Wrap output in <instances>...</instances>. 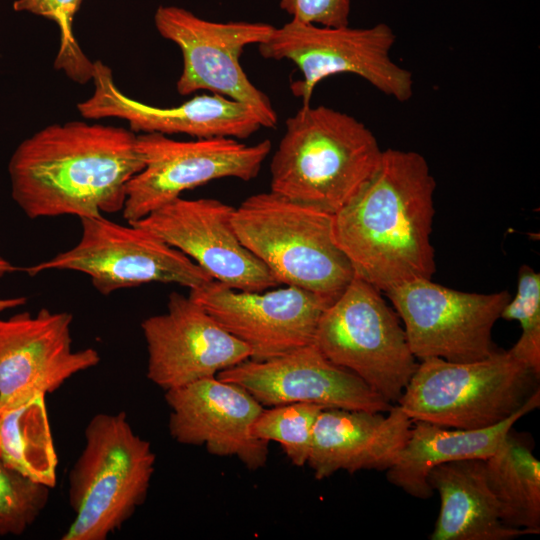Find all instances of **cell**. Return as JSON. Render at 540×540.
Listing matches in <instances>:
<instances>
[{
	"instance_id": "f1b7e54d",
	"label": "cell",
	"mask_w": 540,
	"mask_h": 540,
	"mask_svg": "<svg viewBox=\"0 0 540 540\" xmlns=\"http://www.w3.org/2000/svg\"><path fill=\"white\" fill-rule=\"evenodd\" d=\"M352 0H279L292 20L324 27L349 25Z\"/></svg>"
},
{
	"instance_id": "83f0119b",
	"label": "cell",
	"mask_w": 540,
	"mask_h": 540,
	"mask_svg": "<svg viewBox=\"0 0 540 540\" xmlns=\"http://www.w3.org/2000/svg\"><path fill=\"white\" fill-rule=\"evenodd\" d=\"M50 488L9 467L0 457V536H20L47 506Z\"/></svg>"
},
{
	"instance_id": "30bf717a",
	"label": "cell",
	"mask_w": 540,
	"mask_h": 540,
	"mask_svg": "<svg viewBox=\"0 0 540 540\" xmlns=\"http://www.w3.org/2000/svg\"><path fill=\"white\" fill-rule=\"evenodd\" d=\"M154 23L159 34L182 53L183 68L176 83L180 95L206 90L249 105L262 127L276 126L277 113L270 99L249 80L240 64L244 48L266 42L275 26L211 21L184 8L164 5L157 8Z\"/></svg>"
},
{
	"instance_id": "484cf974",
	"label": "cell",
	"mask_w": 540,
	"mask_h": 540,
	"mask_svg": "<svg viewBox=\"0 0 540 540\" xmlns=\"http://www.w3.org/2000/svg\"><path fill=\"white\" fill-rule=\"evenodd\" d=\"M83 0H15L13 10L28 12L54 21L60 45L54 67L71 80L85 84L92 79L93 62L82 51L73 32V21Z\"/></svg>"
},
{
	"instance_id": "5b68a950",
	"label": "cell",
	"mask_w": 540,
	"mask_h": 540,
	"mask_svg": "<svg viewBox=\"0 0 540 540\" xmlns=\"http://www.w3.org/2000/svg\"><path fill=\"white\" fill-rule=\"evenodd\" d=\"M333 215L272 191L247 197L234 209L232 225L241 243L279 284L334 301L354 277L336 244Z\"/></svg>"
},
{
	"instance_id": "f546056e",
	"label": "cell",
	"mask_w": 540,
	"mask_h": 540,
	"mask_svg": "<svg viewBox=\"0 0 540 540\" xmlns=\"http://www.w3.org/2000/svg\"><path fill=\"white\" fill-rule=\"evenodd\" d=\"M16 271H23V268H19L13 265L10 261L0 256V278L6 274ZM27 302L26 297H10L0 298V314L6 310L14 309L24 305Z\"/></svg>"
},
{
	"instance_id": "ba28073f",
	"label": "cell",
	"mask_w": 540,
	"mask_h": 540,
	"mask_svg": "<svg viewBox=\"0 0 540 540\" xmlns=\"http://www.w3.org/2000/svg\"><path fill=\"white\" fill-rule=\"evenodd\" d=\"M396 34L386 23L369 27H324L290 20L275 27L269 39L258 45L262 57L288 60L302 79L291 85L292 92L311 104L315 87L338 74L361 77L381 93L399 102L413 95L412 73L390 56Z\"/></svg>"
},
{
	"instance_id": "2e32d148",
	"label": "cell",
	"mask_w": 540,
	"mask_h": 540,
	"mask_svg": "<svg viewBox=\"0 0 540 540\" xmlns=\"http://www.w3.org/2000/svg\"><path fill=\"white\" fill-rule=\"evenodd\" d=\"M235 207L214 198L178 197L131 222L178 249L214 280L242 291L279 285L268 268L239 240L232 225Z\"/></svg>"
},
{
	"instance_id": "d4e9b609",
	"label": "cell",
	"mask_w": 540,
	"mask_h": 540,
	"mask_svg": "<svg viewBox=\"0 0 540 540\" xmlns=\"http://www.w3.org/2000/svg\"><path fill=\"white\" fill-rule=\"evenodd\" d=\"M325 409L310 403H289L263 408L252 424V435L270 443H279L297 467L307 464L315 422Z\"/></svg>"
},
{
	"instance_id": "d6986e66",
	"label": "cell",
	"mask_w": 540,
	"mask_h": 540,
	"mask_svg": "<svg viewBox=\"0 0 540 540\" xmlns=\"http://www.w3.org/2000/svg\"><path fill=\"white\" fill-rule=\"evenodd\" d=\"M91 80L94 92L77 104L79 113L86 119L125 120L134 133L242 140L262 127L252 107L218 94L196 95L172 107H156L135 100L117 87L112 70L100 60L93 62Z\"/></svg>"
},
{
	"instance_id": "4316f807",
	"label": "cell",
	"mask_w": 540,
	"mask_h": 540,
	"mask_svg": "<svg viewBox=\"0 0 540 540\" xmlns=\"http://www.w3.org/2000/svg\"><path fill=\"white\" fill-rule=\"evenodd\" d=\"M500 318L520 324L521 335L509 351L540 375V274L528 265L519 269L517 291Z\"/></svg>"
},
{
	"instance_id": "cb8c5ba5",
	"label": "cell",
	"mask_w": 540,
	"mask_h": 540,
	"mask_svg": "<svg viewBox=\"0 0 540 540\" xmlns=\"http://www.w3.org/2000/svg\"><path fill=\"white\" fill-rule=\"evenodd\" d=\"M0 457L26 478L50 489L55 487L58 455L46 395L0 414Z\"/></svg>"
},
{
	"instance_id": "ffe728a7",
	"label": "cell",
	"mask_w": 540,
	"mask_h": 540,
	"mask_svg": "<svg viewBox=\"0 0 540 540\" xmlns=\"http://www.w3.org/2000/svg\"><path fill=\"white\" fill-rule=\"evenodd\" d=\"M412 424L397 404L387 412L323 409L313 428L307 464L317 480L339 470L386 471L405 446Z\"/></svg>"
},
{
	"instance_id": "52a82bcc",
	"label": "cell",
	"mask_w": 540,
	"mask_h": 540,
	"mask_svg": "<svg viewBox=\"0 0 540 540\" xmlns=\"http://www.w3.org/2000/svg\"><path fill=\"white\" fill-rule=\"evenodd\" d=\"M313 342L328 360L357 375L392 405L418 365L398 314L379 289L355 275L324 310Z\"/></svg>"
},
{
	"instance_id": "7c38bea8",
	"label": "cell",
	"mask_w": 540,
	"mask_h": 540,
	"mask_svg": "<svg viewBox=\"0 0 540 540\" xmlns=\"http://www.w3.org/2000/svg\"><path fill=\"white\" fill-rule=\"evenodd\" d=\"M404 324L416 359L452 362L480 360L492 354V329L510 300L508 291L454 290L431 279H416L383 292Z\"/></svg>"
},
{
	"instance_id": "ac0fdd59",
	"label": "cell",
	"mask_w": 540,
	"mask_h": 540,
	"mask_svg": "<svg viewBox=\"0 0 540 540\" xmlns=\"http://www.w3.org/2000/svg\"><path fill=\"white\" fill-rule=\"evenodd\" d=\"M171 437L184 445L206 447L219 457H235L249 470L265 466L269 443L251 427L264 406L243 387L217 376L165 391Z\"/></svg>"
},
{
	"instance_id": "8992f818",
	"label": "cell",
	"mask_w": 540,
	"mask_h": 540,
	"mask_svg": "<svg viewBox=\"0 0 540 540\" xmlns=\"http://www.w3.org/2000/svg\"><path fill=\"white\" fill-rule=\"evenodd\" d=\"M539 375L507 351L470 362L420 360L396 403L412 421L481 429L502 422L539 390Z\"/></svg>"
},
{
	"instance_id": "4fadbf2b",
	"label": "cell",
	"mask_w": 540,
	"mask_h": 540,
	"mask_svg": "<svg viewBox=\"0 0 540 540\" xmlns=\"http://www.w3.org/2000/svg\"><path fill=\"white\" fill-rule=\"evenodd\" d=\"M188 296L246 344L254 361L275 358L313 343L320 317L332 303L296 286L242 291L214 279L190 289Z\"/></svg>"
},
{
	"instance_id": "9a60e30c",
	"label": "cell",
	"mask_w": 540,
	"mask_h": 540,
	"mask_svg": "<svg viewBox=\"0 0 540 540\" xmlns=\"http://www.w3.org/2000/svg\"><path fill=\"white\" fill-rule=\"evenodd\" d=\"M141 330L148 355L146 376L164 391L217 376L251 356L246 344L177 291L170 293L167 311L144 319Z\"/></svg>"
},
{
	"instance_id": "9c48e42d",
	"label": "cell",
	"mask_w": 540,
	"mask_h": 540,
	"mask_svg": "<svg viewBox=\"0 0 540 540\" xmlns=\"http://www.w3.org/2000/svg\"><path fill=\"white\" fill-rule=\"evenodd\" d=\"M80 222L75 246L23 271L30 276L48 270L81 272L104 296L147 283H173L190 290L213 280L184 253L140 226L121 225L104 215Z\"/></svg>"
},
{
	"instance_id": "e0dca14e",
	"label": "cell",
	"mask_w": 540,
	"mask_h": 540,
	"mask_svg": "<svg viewBox=\"0 0 540 540\" xmlns=\"http://www.w3.org/2000/svg\"><path fill=\"white\" fill-rule=\"evenodd\" d=\"M217 377L243 387L268 407L310 403L387 412L393 406L357 375L328 360L314 342L268 360H245Z\"/></svg>"
},
{
	"instance_id": "5bb4252c",
	"label": "cell",
	"mask_w": 540,
	"mask_h": 540,
	"mask_svg": "<svg viewBox=\"0 0 540 540\" xmlns=\"http://www.w3.org/2000/svg\"><path fill=\"white\" fill-rule=\"evenodd\" d=\"M72 322V314L47 308L0 318V414L99 364L96 349L73 350Z\"/></svg>"
},
{
	"instance_id": "7402d4cb",
	"label": "cell",
	"mask_w": 540,
	"mask_h": 540,
	"mask_svg": "<svg viewBox=\"0 0 540 540\" xmlns=\"http://www.w3.org/2000/svg\"><path fill=\"white\" fill-rule=\"evenodd\" d=\"M440 496V510L431 540H511L536 535L506 526L487 481L485 461L467 459L435 466L427 477Z\"/></svg>"
},
{
	"instance_id": "3957f363",
	"label": "cell",
	"mask_w": 540,
	"mask_h": 540,
	"mask_svg": "<svg viewBox=\"0 0 540 540\" xmlns=\"http://www.w3.org/2000/svg\"><path fill=\"white\" fill-rule=\"evenodd\" d=\"M383 150L355 117L318 105L301 106L285 122L270 163V191L335 214L375 172Z\"/></svg>"
},
{
	"instance_id": "8fae6325",
	"label": "cell",
	"mask_w": 540,
	"mask_h": 540,
	"mask_svg": "<svg viewBox=\"0 0 540 540\" xmlns=\"http://www.w3.org/2000/svg\"><path fill=\"white\" fill-rule=\"evenodd\" d=\"M137 143L144 167L126 186L128 223L213 180L256 178L272 148L269 139L248 145L231 137L180 141L159 133L138 134Z\"/></svg>"
},
{
	"instance_id": "44dd1931",
	"label": "cell",
	"mask_w": 540,
	"mask_h": 540,
	"mask_svg": "<svg viewBox=\"0 0 540 540\" xmlns=\"http://www.w3.org/2000/svg\"><path fill=\"white\" fill-rule=\"evenodd\" d=\"M539 405L540 391L537 390L510 417L481 429L447 428L413 421L410 436L395 463L386 470V478L412 497L428 499L434 491L427 477L435 466L458 460L487 459L503 443L514 424Z\"/></svg>"
},
{
	"instance_id": "7a4b0ae2",
	"label": "cell",
	"mask_w": 540,
	"mask_h": 540,
	"mask_svg": "<svg viewBox=\"0 0 540 540\" xmlns=\"http://www.w3.org/2000/svg\"><path fill=\"white\" fill-rule=\"evenodd\" d=\"M436 183L423 155L386 149L360 191L333 214V237L354 275L381 292L435 271Z\"/></svg>"
},
{
	"instance_id": "6da1fadb",
	"label": "cell",
	"mask_w": 540,
	"mask_h": 540,
	"mask_svg": "<svg viewBox=\"0 0 540 540\" xmlns=\"http://www.w3.org/2000/svg\"><path fill=\"white\" fill-rule=\"evenodd\" d=\"M144 167L137 134L70 121L23 140L8 163L11 196L30 219L122 211L129 180Z\"/></svg>"
},
{
	"instance_id": "277c9868",
	"label": "cell",
	"mask_w": 540,
	"mask_h": 540,
	"mask_svg": "<svg viewBox=\"0 0 540 540\" xmlns=\"http://www.w3.org/2000/svg\"><path fill=\"white\" fill-rule=\"evenodd\" d=\"M68 475L74 518L61 540H106L144 504L155 471L151 443L132 429L126 412L98 413Z\"/></svg>"
},
{
	"instance_id": "603a6c76",
	"label": "cell",
	"mask_w": 540,
	"mask_h": 540,
	"mask_svg": "<svg viewBox=\"0 0 540 540\" xmlns=\"http://www.w3.org/2000/svg\"><path fill=\"white\" fill-rule=\"evenodd\" d=\"M485 461L486 477L508 527L540 533V462L528 440L511 431Z\"/></svg>"
}]
</instances>
